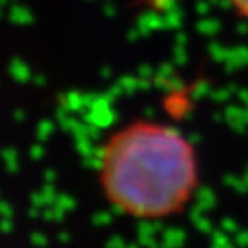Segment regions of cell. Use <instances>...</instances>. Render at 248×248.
Segmentation results:
<instances>
[{
  "label": "cell",
  "instance_id": "d6986e66",
  "mask_svg": "<svg viewBox=\"0 0 248 248\" xmlns=\"http://www.w3.org/2000/svg\"><path fill=\"white\" fill-rule=\"evenodd\" d=\"M31 240H32V244H36V245H46L47 244L46 237H44L42 234H32Z\"/></svg>",
  "mask_w": 248,
  "mask_h": 248
},
{
  "label": "cell",
  "instance_id": "2e32d148",
  "mask_svg": "<svg viewBox=\"0 0 248 248\" xmlns=\"http://www.w3.org/2000/svg\"><path fill=\"white\" fill-rule=\"evenodd\" d=\"M213 245L215 247H231V240L229 237H227L226 234H222V232H215L213 234Z\"/></svg>",
  "mask_w": 248,
  "mask_h": 248
},
{
  "label": "cell",
  "instance_id": "5bb4252c",
  "mask_svg": "<svg viewBox=\"0 0 248 248\" xmlns=\"http://www.w3.org/2000/svg\"><path fill=\"white\" fill-rule=\"evenodd\" d=\"M53 131V124L50 121L47 120H42L41 123L37 124V137L39 139H47L48 136H50V132Z\"/></svg>",
  "mask_w": 248,
  "mask_h": 248
},
{
  "label": "cell",
  "instance_id": "cb8c5ba5",
  "mask_svg": "<svg viewBox=\"0 0 248 248\" xmlns=\"http://www.w3.org/2000/svg\"><path fill=\"white\" fill-rule=\"evenodd\" d=\"M2 213H3V217L10 216V206L7 205V202H2Z\"/></svg>",
  "mask_w": 248,
  "mask_h": 248
},
{
  "label": "cell",
  "instance_id": "4fadbf2b",
  "mask_svg": "<svg viewBox=\"0 0 248 248\" xmlns=\"http://www.w3.org/2000/svg\"><path fill=\"white\" fill-rule=\"evenodd\" d=\"M210 55L215 58V60H224L227 55H229V50H226L224 47H221L219 44H211L210 46Z\"/></svg>",
  "mask_w": 248,
  "mask_h": 248
},
{
  "label": "cell",
  "instance_id": "603a6c76",
  "mask_svg": "<svg viewBox=\"0 0 248 248\" xmlns=\"http://www.w3.org/2000/svg\"><path fill=\"white\" fill-rule=\"evenodd\" d=\"M139 74H140L142 78H145V79H148V76H152V69L148 68V66H140V69H139Z\"/></svg>",
  "mask_w": 248,
  "mask_h": 248
},
{
  "label": "cell",
  "instance_id": "3957f363",
  "mask_svg": "<svg viewBox=\"0 0 248 248\" xmlns=\"http://www.w3.org/2000/svg\"><path fill=\"white\" fill-rule=\"evenodd\" d=\"M226 64L229 69H235L240 66H248V48L237 47L234 50H229V55L226 58Z\"/></svg>",
  "mask_w": 248,
  "mask_h": 248
},
{
  "label": "cell",
  "instance_id": "52a82bcc",
  "mask_svg": "<svg viewBox=\"0 0 248 248\" xmlns=\"http://www.w3.org/2000/svg\"><path fill=\"white\" fill-rule=\"evenodd\" d=\"M163 21H165V26L168 28H179L181 26V21H182V13L181 10L174 5H171V7H168L163 10Z\"/></svg>",
  "mask_w": 248,
  "mask_h": 248
},
{
  "label": "cell",
  "instance_id": "7402d4cb",
  "mask_svg": "<svg viewBox=\"0 0 248 248\" xmlns=\"http://www.w3.org/2000/svg\"><path fill=\"white\" fill-rule=\"evenodd\" d=\"M42 155V147H39V145H34L32 147V150H31V156H32V160H37L39 156Z\"/></svg>",
  "mask_w": 248,
  "mask_h": 248
},
{
  "label": "cell",
  "instance_id": "ffe728a7",
  "mask_svg": "<svg viewBox=\"0 0 248 248\" xmlns=\"http://www.w3.org/2000/svg\"><path fill=\"white\" fill-rule=\"evenodd\" d=\"M107 245H108V247H115V245H116V247H123V245H124V242H123L121 237H118V235H116V237H113L111 240H108V242H107Z\"/></svg>",
  "mask_w": 248,
  "mask_h": 248
},
{
  "label": "cell",
  "instance_id": "9c48e42d",
  "mask_svg": "<svg viewBox=\"0 0 248 248\" xmlns=\"http://www.w3.org/2000/svg\"><path fill=\"white\" fill-rule=\"evenodd\" d=\"M10 73L12 76L19 82H28L29 79V69L19 58H13L12 63H10Z\"/></svg>",
  "mask_w": 248,
  "mask_h": 248
},
{
  "label": "cell",
  "instance_id": "ba28073f",
  "mask_svg": "<svg viewBox=\"0 0 248 248\" xmlns=\"http://www.w3.org/2000/svg\"><path fill=\"white\" fill-rule=\"evenodd\" d=\"M195 197H197V206L203 211H208L213 205H215V195H213V192L208 187L198 188Z\"/></svg>",
  "mask_w": 248,
  "mask_h": 248
},
{
  "label": "cell",
  "instance_id": "9a60e30c",
  "mask_svg": "<svg viewBox=\"0 0 248 248\" xmlns=\"http://www.w3.org/2000/svg\"><path fill=\"white\" fill-rule=\"evenodd\" d=\"M53 205H57L58 208H62L63 211H71L74 208V200L68 195H58Z\"/></svg>",
  "mask_w": 248,
  "mask_h": 248
},
{
  "label": "cell",
  "instance_id": "44dd1931",
  "mask_svg": "<svg viewBox=\"0 0 248 248\" xmlns=\"http://www.w3.org/2000/svg\"><path fill=\"white\" fill-rule=\"evenodd\" d=\"M237 244L248 245V232H240V234L237 235Z\"/></svg>",
  "mask_w": 248,
  "mask_h": 248
},
{
  "label": "cell",
  "instance_id": "7a4b0ae2",
  "mask_svg": "<svg viewBox=\"0 0 248 248\" xmlns=\"http://www.w3.org/2000/svg\"><path fill=\"white\" fill-rule=\"evenodd\" d=\"M160 229L158 224H152V222H142L137 227V235H139V242L142 245H148V247H155V235L156 231Z\"/></svg>",
  "mask_w": 248,
  "mask_h": 248
},
{
  "label": "cell",
  "instance_id": "e0dca14e",
  "mask_svg": "<svg viewBox=\"0 0 248 248\" xmlns=\"http://www.w3.org/2000/svg\"><path fill=\"white\" fill-rule=\"evenodd\" d=\"M92 221H93V224L95 226H105V224H108V222L111 221V216L108 215V213H97V215H93V217H92Z\"/></svg>",
  "mask_w": 248,
  "mask_h": 248
},
{
  "label": "cell",
  "instance_id": "8992f818",
  "mask_svg": "<svg viewBox=\"0 0 248 248\" xmlns=\"http://www.w3.org/2000/svg\"><path fill=\"white\" fill-rule=\"evenodd\" d=\"M186 240V234L184 231L176 229V227H170L163 232V245L168 247H179L184 244Z\"/></svg>",
  "mask_w": 248,
  "mask_h": 248
},
{
  "label": "cell",
  "instance_id": "8fae6325",
  "mask_svg": "<svg viewBox=\"0 0 248 248\" xmlns=\"http://www.w3.org/2000/svg\"><path fill=\"white\" fill-rule=\"evenodd\" d=\"M197 28L202 34H215L219 31V23L211 18H203L202 21H198Z\"/></svg>",
  "mask_w": 248,
  "mask_h": 248
},
{
  "label": "cell",
  "instance_id": "6da1fadb",
  "mask_svg": "<svg viewBox=\"0 0 248 248\" xmlns=\"http://www.w3.org/2000/svg\"><path fill=\"white\" fill-rule=\"evenodd\" d=\"M102 186L113 208L137 217L179 211L195 188L192 147L176 129L134 123L103 145Z\"/></svg>",
  "mask_w": 248,
  "mask_h": 248
},
{
  "label": "cell",
  "instance_id": "277c9868",
  "mask_svg": "<svg viewBox=\"0 0 248 248\" xmlns=\"http://www.w3.org/2000/svg\"><path fill=\"white\" fill-rule=\"evenodd\" d=\"M165 26V21H163V16H160V15L156 13H145L143 16L139 19V32L143 34L147 31H153V29H160Z\"/></svg>",
  "mask_w": 248,
  "mask_h": 248
},
{
  "label": "cell",
  "instance_id": "5b68a950",
  "mask_svg": "<svg viewBox=\"0 0 248 248\" xmlns=\"http://www.w3.org/2000/svg\"><path fill=\"white\" fill-rule=\"evenodd\" d=\"M229 2H231L232 7H235L248 19V0H229ZM148 3L155 8L165 10L168 7H171V5H174L176 0H148Z\"/></svg>",
  "mask_w": 248,
  "mask_h": 248
},
{
  "label": "cell",
  "instance_id": "30bf717a",
  "mask_svg": "<svg viewBox=\"0 0 248 248\" xmlns=\"http://www.w3.org/2000/svg\"><path fill=\"white\" fill-rule=\"evenodd\" d=\"M10 16H12V21L19 23V24L29 23L32 19L31 18V13H29L26 8L19 7V5H13L12 10H10Z\"/></svg>",
  "mask_w": 248,
  "mask_h": 248
},
{
  "label": "cell",
  "instance_id": "ac0fdd59",
  "mask_svg": "<svg viewBox=\"0 0 248 248\" xmlns=\"http://www.w3.org/2000/svg\"><path fill=\"white\" fill-rule=\"evenodd\" d=\"M222 227H224L227 232H237V224L234 221H231V219H224V222H222Z\"/></svg>",
  "mask_w": 248,
  "mask_h": 248
},
{
  "label": "cell",
  "instance_id": "7c38bea8",
  "mask_svg": "<svg viewBox=\"0 0 248 248\" xmlns=\"http://www.w3.org/2000/svg\"><path fill=\"white\" fill-rule=\"evenodd\" d=\"M3 158H5V165H7L8 172H16V170H18L16 152L12 150V148H7V150H3Z\"/></svg>",
  "mask_w": 248,
  "mask_h": 248
}]
</instances>
